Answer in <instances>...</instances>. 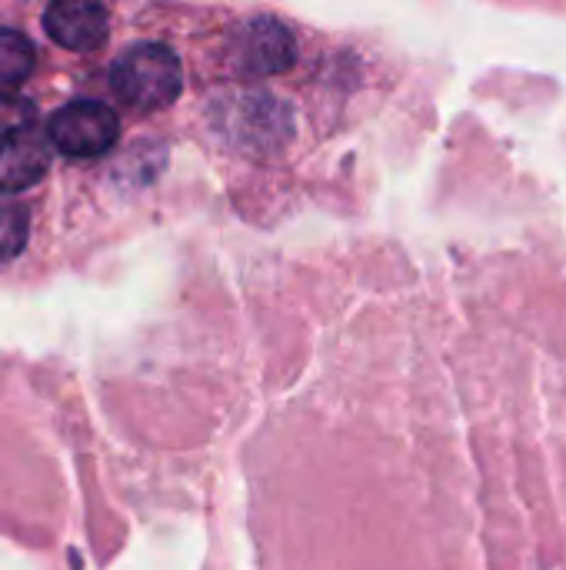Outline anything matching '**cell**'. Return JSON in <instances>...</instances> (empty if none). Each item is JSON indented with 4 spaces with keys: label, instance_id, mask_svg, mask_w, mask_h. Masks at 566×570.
Segmentation results:
<instances>
[{
    "label": "cell",
    "instance_id": "8",
    "mask_svg": "<svg viewBox=\"0 0 566 570\" xmlns=\"http://www.w3.org/2000/svg\"><path fill=\"white\" fill-rule=\"evenodd\" d=\"M30 234V210L13 200H0V264L13 261Z\"/></svg>",
    "mask_w": 566,
    "mask_h": 570
},
{
    "label": "cell",
    "instance_id": "2",
    "mask_svg": "<svg viewBox=\"0 0 566 570\" xmlns=\"http://www.w3.org/2000/svg\"><path fill=\"white\" fill-rule=\"evenodd\" d=\"M120 137V117L103 100H73L50 117L47 140L70 160L103 157Z\"/></svg>",
    "mask_w": 566,
    "mask_h": 570
},
{
    "label": "cell",
    "instance_id": "7",
    "mask_svg": "<svg viewBox=\"0 0 566 570\" xmlns=\"http://www.w3.org/2000/svg\"><path fill=\"white\" fill-rule=\"evenodd\" d=\"M37 127V104L20 94H0V144H10Z\"/></svg>",
    "mask_w": 566,
    "mask_h": 570
},
{
    "label": "cell",
    "instance_id": "3",
    "mask_svg": "<svg viewBox=\"0 0 566 570\" xmlns=\"http://www.w3.org/2000/svg\"><path fill=\"white\" fill-rule=\"evenodd\" d=\"M234 63L247 77H277L297 63V37L274 17H254L237 33Z\"/></svg>",
    "mask_w": 566,
    "mask_h": 570
},
{
    "label": "cell",
    "instance_id": "5",
    "mask_svg": "<svg viewBox=\"0 0 566 570\" xmlns=\"http://www.w3.org/2000/svg\"><path fill=\"white\" fill-rule=\"evenodd\" d=\"M50 170V140L37 130L0 144V194H20L37 187Z\"/></svg>",
    "mask_w": 566,
    "mask_h": 570
},
{
    "label": "cell",
    "instance_id": "4",
    "mask_svg": "<svg viewBox=\"0 0 566 570\" xmlns=\"http://www.w3.org/2000/svg\"><path fill=\"white\" fill-rule=\"evenodd\" d=\"M47 37L73 53L97 50L110 33V13L103 0H50L43 10Z\"/></svg>",
    "mask_w": 566,
    "mask_h": 570
},
{
    "label": "cell",
    "instance_id": "1",
    "mask_svg": "<svg viewBox=\"0 0 566 570\" xmlns=\"http://www.w3.org/2000/svg\"><path fill=\"white\" fill-rule=\"evenodd\" d=\"M110 87L133 110H163L183 90V67L170 47L157 40H140L113 60Z\"/></svg>",
    "mask_w": 566,
    "mask_h": 570
},
{
    "label": "cell",
    "instance_id": "6",
    "mask_svg": "<svg viewBox=\"0 0 566 570\" xmlns=\"http://www.w3.org/2000/svg\"><path fill=\"white\" fill-rule=\"evenodd\" d=\"M33 63H37V50L30 37L13 27H0V90L23 83Z\"/></svg>",
    "mask_w": 566,
    "mask_h": 570
}]
</instances>
